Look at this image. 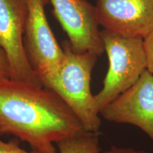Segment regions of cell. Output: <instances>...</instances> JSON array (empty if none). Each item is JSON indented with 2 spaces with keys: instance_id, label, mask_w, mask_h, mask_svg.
<instances>
[{
  "instance_id": "cell-1",
  "label": "cell",
  "mask_w": 153,
  "mask_h": 153,
  "mask_svg": "<svg viewBox=\"0 0 153 153\" xmlns=\"http://www.w3.org/2000/svg\"><path fill=\"white\" fill-rule=\"evenodd\" d=\"M87 131L50 88L0 80V137L11 135L38 153H58L55 143Z\"/></svg>"
},
{
  "instance_id": "cell-2",
  "label": "cell",
  "mask_w": 153,
  "mask_h": 153,
  "mask_svg": "<svg viewBox=\"0 0 153 153\" xmlns=\"http://www.w3.org/2000/svg\"><path fill=\"white\" fill-rule=\"evenodd\" d=\"M64 57L56 73L43 86L55 91L77 116L87 131L98 133L101 118L91 91L92 70L98 56L72 51L68 41L62 45Z\"/></svg>"
},
{
  "instance_id": "cell-3",
  "label": "cell",
  "mask_w": 153,
  "mask_h": 153,
  "mask_svg": "<svg viewBox=\"0 0 153 153\" xmlns=\"http://www.w3.org/2000/svg\"><path fill=\"white\" fill-rule=\"evenodd\" d=\"M109 66L103 87L94 95L99 111L132 87L147 70L143 41L127 38L108 30L101 31Z\"/></svg>"
},
{
  "instance_id": "cell-4",
  "label": "cell",
  "mask_w": 153,
  "mask_h": 153,
  "mask_svg": "<svg viewBox=\"0 0 153 153\" xmlns=\"http://www.w3.org/2000/svg\"><path fill=\"white\" fill-rule=\"evenodd\" d=\"M28 3L24 46L32 70L44 85L58 70L64 51L57 43L45 14V7L49 0H28Z\"/></svg>"
},
{
  "instance_id": "cell-5",
  "label": "cell",
  "mask_w": 153,
  "mask_h": 153,
  "mask_svg": "<svg viewBox=\"0 0 153 153\" xmlns=\"http://www.w3.org/2000/svg\"><path fill=\"white\" fill-rule=\"evenodd\" d=\"M28 11V0H0V47L8 57L10 79L44 87L25 52L24 35Z\"/></svg>"
},
{
  "instance_id": "cell-6",
  "label": "cell",
  "mask_w": 153,
  "mask_h": 153,
  "mask_svg": "<svg viewBox=\"0 0 153 153\" xmlns=\"http://www.w3.org/2000/svg\"><path fill=\"white\" fill-rule=\"evenodd\" d=\"M53 13L68 34L74 52L100 55L105 52L94 6L87 0H49Z\"/></svg>"
},
{
  "instance_id": "cell-7",
  "label": "cell",
  "mask_w": 153,
  "mask_h": 153,
  "mask_svg": "<svg viewBox=\"0 0 153 153\" xmlns=\"http://www.w3.org/2000/svg\"><path fill=\"white\" fill-rule=\"evenodd\" d=\"M101 118L139 128L153 143V74L145 70L139 79L99 111Z\"/></svg>"
},
{
  "instance_id": "cell-8",
  "label": "cell",
  "mask_w": 153,
  "mask_h": 153,
  "mask_svg": "<svg viewBox=\"0 0 153 153\" xmlns=\"http://www.w3.org/2000/svg\"><path fill=\"white\" fill-rule=\"evenodd\" d=\"M94 7L104 30L142 40L153 30V0H97Z\"/></svg>"
},
{
  "instance_id": "cell-9",
  "label": "cell",
  "mask_w": 153,
  "mask_h": 153,
  "mask_svg": "<svg viewBox=\"0 0 153 153\" xmlns=\"http://www.w3.org/2000/svg\"><path fill=\"white\" fill-rule=\"evenodd\" d=\"M58 153H100L99 133L85 131L56 143Z\"/></svg>"
},
{
  "instance_id": "cell-10",
  "label": "cell",
  "mask_w": 153,
  "mask_h": 153,
  "mask_svg": "<svg viewBox=\"0 0 153 153\" xmlns=\"http://www.w3.org/2000/svg\"><path fill=\"white\" fill-rule=\"evenodd\" d=\"M21 140L16 137H13L8 141H4L0 137V153H38L31 150L26 151L20 146Z\"/></svg>"
},
{
  "instance_id": "cell-11",
  "label": "cell",
  "mask_w": 153,
  "mask_h": 153,
  "mask_svg": "<svg viewBox=\"0 0 153 153\" xmlns=\"http://www.w3.org/2000/svg\"><path fill=\"white\" fill-rule=\"evenodd\" d=\"M143 41L146 57L147 70L153 74V30Z\"/></svg>"
},
{
  "instance_id": "cell-12",
  "label": "cell",
  "mask_w": 153,
  "mask_h": 153,
  "mask_svg": "<svg viewBox=\"0 0 153 153\" xmlns=\"http://www.w3.org/2000/svg\"><path fill=\"white\" fill-rule=\"evenodd\" d=\"M11 67L5 51L0 47V80L10 79Z\"/></svg>"
},
{
  "instance_id": "cell-13",
  "label": "cell",
  "mask_w": 153,
  "mask_h": 153,
  "mask_svg": "<svg viewBox=\"0 0 153 153\" xmlns=\"http://www.w3.org/2000/svg\"><path fill=\"white\" fill-rule=\"evenodd\" d=\"M100 153H148L143 150H137L133 148L112 146L109 149L101 151Z\"/></svg>"
}]
</instances>
